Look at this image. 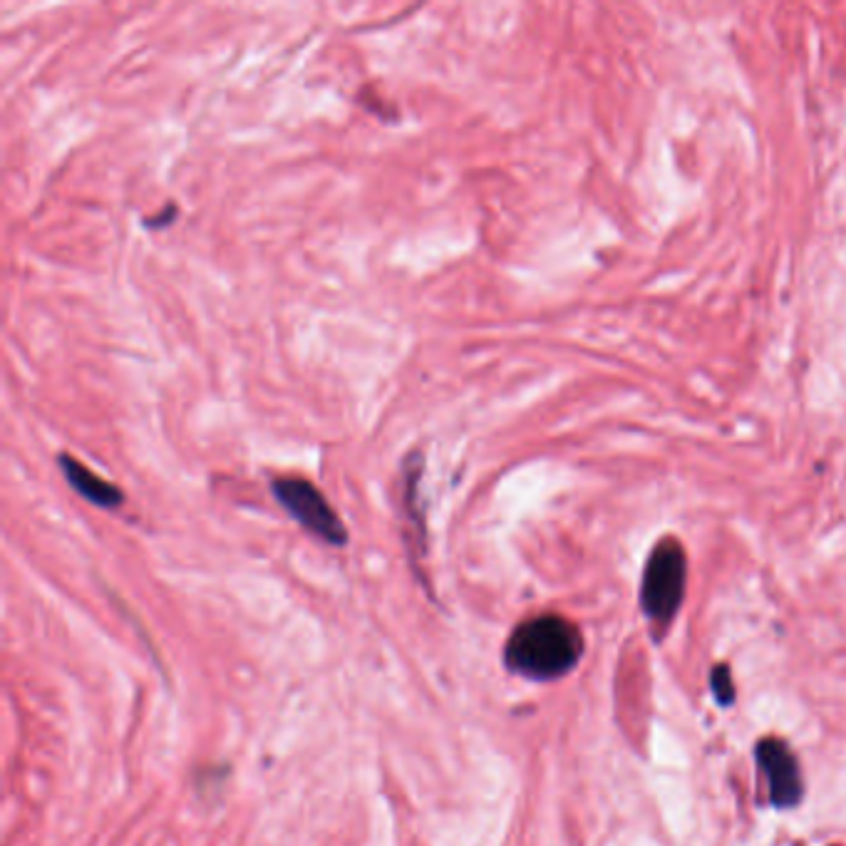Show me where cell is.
<instances>
[{
  "mask_svg": "<svg viewBox=\"0 0 846 846\" xmlns=\"http://www.w3.org/2000/svg\"><path fill=\"white\" fill-rule=\"evenodd\" d=\"M584 653L578 628L561 616H539L521 624L507 640V666L529 680H554L569 673Z\"/></svg>",
  "mask_w": 846,
  "mask_h": 846,
  "instance_id": "6da1fadb",
  "label": "cell"
},
{
  "mask_svg": "<svg viewBox=\"0 0 846 846\" xmlns=\"http://www.w3.org/2000/svg\"><path fill=\"white\" fill-rule=\"evenodd\" d=\"M271 489L273 497L281 501V507L313 537L324 539L330 546H342L348 541L346 524L313 481L303 477H276Z\"/></svg>",
  "mask_w": 846,
  "mask_h": 846,
  "instance_id": "7a4b0ae2",
  "label": "cell"
},
{
  "mask_svg": "<svg viewBox=\"0 0 846 846\" xmlns=\"http://www.w3.org/2000/svg\"><path fill=\"white\" fill-rule=\"evenodd\" d=\"M685 591V554L676 539H663L653 549L644 576V610L656 624H668Z\"/></svg>",
  "mask_w": 846,
  "mask_h": 846,
  "instance_id": "3957f363",
  "label": "cell"
},
{
  "mask_svg": "<svg viewBox=\"0 0 846 846\" xmlns=\"http://www.w3.org/2000/svg\"><path fill=\"white\" fill-rule=\"evenodd\" d=\"M757 763L767 775L769 799L775 807H795L802 797V779L797 759L792 757L787 745L777 740H763L757 747Z\"/></svg>",
  "mask_w": 846,
  "mask_h": 846,
  "instance_id": "277c9868",
  "label": "cell"
},
{
  "mask_svg": "<svg viewBox=\"0 0 846 846\" xmlns=\"http://www.w3.org/2000/svg\"><path fill=\"white\" fill-rule=\"evenodd\" d=\"M58 467L66 475L68 485L78 491L82 499H88L90 505L100 507V509H117L122 507L125 495L120 487H115L112 481L102 479L100 475H94L88 465H82L80 459H74L68 452L58 455Z\"/></svg>",
  "mask_w": 846,
  "mask_h": 846,
  "instance_id": "5b68a950",
  "label": "cell"
},
{
  "mask_svg": "<svg viewBox=\"0 0 846 846\" xmlns=\"http://www.w3.org/2000/svg\"><path fill=\"white\" fill-rule=\"evenodd\" d=\"M713 688H715V695L717 700H720L723 705H730L735 693H733V680H730V670H727L725 666L715 668L713 673Z\"/></svg>",
  "mask_w": 846,
  "mask_h": 846,
  "instance_id": "8992f818",
  "label": "cell"
},
{
  "mask_svg": "<svg viewBox=\"0 0 846 846\" xmlns=\"http://www.w3.org/2000/svg\"><path fill=\"white\" fill-rule=\"evenodd\" d=\"M175 219H177V207H175V203H167V211L162 213V217H159V213H157V217L147 219L145 223H147L149 229H165V227H169V223L175 221Z\"/></svg>",
  "mask_w": 846,
  "mask_h": 846,
  "instance_id": "52a82bcc",
  "label": "cell"
}]
</instances>
